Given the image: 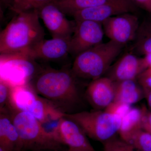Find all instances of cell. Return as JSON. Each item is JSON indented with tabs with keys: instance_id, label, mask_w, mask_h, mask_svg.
I'll return each instance as SVG.
<instances>
[{
	"instance_id": "obj_1",
	"label": "cell",
	"mask_w": 151,
	"mask_h": 151,
	"mask_svg": "<svg viewBox=\"0 0 151 151\" xmlns=\"http://www.w3.org/2000/svg\"><path fill=\"white\" fill-rule=\"evenodd\" d=\"M78 79L71 68L65 66L56 69L47 67L42 68L29 84L60 111L71 114L76 113L82 103Z\"/></svg>"
},
{
	"instance_id": "obj_2",
	"label": "cell",
	"mask_w": 151,
	"mask_h": 151,
	"mask_svg": "<svg viewBox=\"0 0 151 151\" xmlns=\"http://www.w3.org/2000/svg\"><path fill=\"white\" fill-rule=\"evenodd\" d=\"M39 19L37 9L16 14L0 34L1 55L22 53L44 39Z\"/></svg>"
},
{
	"instance_id": "obj_3",
	"label": "cell",
	"mask_w": 151,
	"mask_h": 151,
	"mask_svg": "<svg viewBox=\"0 0 151 151\" xmlns=\"http://www.w3.org/2000/svg\"><path fill=\"white\" fill-rule=\"evenodd\" d=\"M8 113L21 138L23 151L63 150V145L54 132L45 129L31 114L12 109Z\"/></svg>"
},
{
	"instance_id": "obj_4",
	"label": "cell",
	"mask_w": 151,
	"mask_h": 151,
	"mask_svg": "<svg viewBox=\"0 0 151 151\" xmlns=\"http://www.w3.org/2000/svg\"><path fill=\"white\" fill-rule=\"evenodd\" d=\"M124 46L110 40L75 57L71 70L78 78L94 80L107 73Z\"/></svg>"
},
{
	"instance_id": "obj_5",
	"label": "cell",
	"mask_w": 151,
	"mask_h": 151,
	"mask_svg": "<svg viewBox=\"0 0 151 151\" xmlns=\"http://www.w3.org/2000/svg\"><path fill=\"white\" fill-rule=\"evenodd\" d=\"M7 109L29 113L43 124L58 121L65 114L38 94L29 84L12 87Z\"/></svg>"
},
{
	"instance_id": "obj_6",
	"label": "cell",
	"mask_w": 151,
	"mask_h": 151,
	"mask_svg": "<svg viewBox=\"0 0 151 151\" xmlns=\"http://www.w3.org/2000/svg\"><path fill=\"white\" fill-rule=\"evenodd\" d=\"M64 116L77 123L87 137L103 143L115 137L122 122L120 116L101 110L79 111Z\"/></svg>"
},
{
	"instance_id": "obj_7",
	"label": "cell",
	"mask_w": 151,
	"mask_h": 151,
	"mask_svg": "<svg viewBox=\"0 0 151 151\" xmlns=\"http://www.w3.org/2000/svg\"><path fill=\"white\" fill-rule=\"evenodd\" d=\"M33 60L21 54L1 55V78L11 87L29 84L41 70Z\"/></svg>"
},
{
	"instance_id": "obj_8",
	"label": "cell",
	"mask_w": 151,
	"mask_h": 151,
	"mask_svg": "<svg viewBox=\"0 0 151 151\" xmlns=\"http://www.w3.org/2000/svg\"><path fill=\"white\" fill-rule=\"evenodd\" d=\"M102 25L104 34L110 40L125 46L134 41L140 23L137 16L127 13L109 18Z\"/></svg>"
},
{
	"instance_id": "obj_9",
	"label": "cell",
	"mask_w": 151,
	"mask_h": 151,
	"mask_svg": "<svg viewBox=\"0 0 151 151\" xmlns=\"http://www.w3.org/2000/svg\"><path fill=\"white\" fill-rule=\"evenodd\" d=\"M75 22L70 41V54L76 57L102 43L105 34L102 24L100 23L89 20L77 21Z\"/></svg>"
},
{
	"instance_id": "obj_10",
	"label": "cell",
	"mask_w": 151,
	"mask_h": 151,
	"mask_svg": "<svg viewBox=\"0 0 151 151\" xmlns=\"http://www.w3.org/2000/svg\"><path fill=\"white\" fill-rule=\"evenodd\" d=\"M52 131L68 151H96L81 127L65 116L58 121Z\"/></svg>"
},
{
	"instance_id": "obj_11",
	"label": "cell",
	"mask_w": 151,
	"mask_h": 151,
	"mask_svg": "<svg viewBox=\"0 0 151 151\" xmlns=\"http://www.w3.org/2000/svg\"><path fill=\"white\" fill-rule=\"evenodd\" d=\"M138 8L130 0H112L93 7L77 12L72 16L74 21L89 20L103 23L109 18L137 11Z\"/></svg>"
},
{
	"instance_id": "obj_12",
	"label": "cell",
	"mask_w": 151,
	"mask_h": 151,
	"mask_svg": "<svg viewBox=\"0 0 151 151\" xmlns=\"http://www.w3.org/2000/svg\"><path fill=\"white\" fill-rule=\"evenodd\" d=\"M52 38L70 39L75 29V21H69L53 2L37 9Z\"/></svg>"
},
{
	"instance_id": "obj_13",
	"label": "cell",
	"mask_w": 151,
	"mask_h": 151,
	"mask_svg": "<svg viewBox=\"0 0 151 151\" xmlns=\"http://www.w3.org/2000/svg\"><path fill=\"white\" fill-rule=\"evenodd\" d=\"M147 68L144 57H141L132 52H127L112 64L106 76L115 82L137 80Z\"/></svg>"
},
{
	"instance_id": "obj_14",
	"label": "cell",
	"mask_w": 151,
	"mask_h": 151,
	"mask_svg": "<svg viewBox=\"0 0 151 151\" xmlns=\"http://www.w3.org/2000/svg\"><path fill=\"white\" fill-rule=\"evenodd\" d=\"M70 39L61 38L44 39L21 54L34 60H59L70 54Z\"/></svg>"
},
{
	"instance_id": "obj_15",
	"label": "cell",
	"mask_w": 151,
	"mask_h": 151,
	"mask_svg": "<svg viewBox=\"0 0 151 151\" xmlns=\"http://www.w3.org/2000/svg\"><path fill=\"white\" fill-rule=\"evenodd\" d=\"M84 95L95 110L105 109L115 99V82L107 76L92 80L86 87Z\"/></svg>"
},
{
	"instance_id": "obj_16",
	"label": "cell",
	"mask_w": 151,
	"mask_h": 151,
	"mask_svg": "<svg viewBox=\"0 0 151 151\" xmlns=\"http://www.w3.org/2000/svg\"><path fill=\"white\" fill-rule=\"evenodd\" d=\"M0 148L4 151H23L21 138L6 111H0Z\"/></svg>"
},
{
	"instance_id": "obj_17",
	"label": "cell",
	"mask_w": 151,
	"mask_h": 151,
	"mask_svg": "<svg viewBox=\"0 0 151 151\" xmlns=\"http://www.w3.org/2000/svg\"><path fill=\"white\" fill-rule=\"evenodd\" d=\"M144 97L145 94L137 80L115 82V96L113 102L131 106L140 101Z\"/></svg>"
},
{
	"instance_id": "obj_18",
	"label": "cell",
	"mask_w": 151,
	"mask_h": 151,
	"mask_svg": "<svg viewBox=\"0 0 151 151\" xmlns=\"http://www.w3.org/2000/svg\"><path fill=\"white\" fill-rule=\"evenodd\" d=\"M142 108H131L122 118L119 132L120 138L128 142L132 136L142 129Z\"/></svg>"
},
{
	"instance_id": "obj_19",
	"label": "cell",
	"mask_w": 151,
	"mask_h": 151,
	"mask_svg": "<svg viewBox=\"0 0 151 151\" xmlns=\"http://www.w3.org/2000/svg\"><path fill=\"white\" fill-rule=\"evenodd\" d=\"M132 46V52L141 56L151 52V24L149 20L140 24Z\"/></svg>"
},
{
	"instance_id": "obj_20",
	"label": "cell",
	"mask_w": 151,
	"mask_h": 151,
	"mask_svg": "<svg viewBox=\"0 0 151 151\" xmlns=\"http://www.w3.org/2000/svg\"><path fill=\"white\" fill-rule=\"evenodd\" d=\"M112 0H55V4L65 15L72 16L77 12L93 7Z\"/></svg>"
},
{
	"instance_id": "obj_21",
	"label": "cell",
	"mask_w": 151,
	"mask_h": 151,
	"mask_svg": "<svg viewBox=\"0 0 151 151\" xmlns=\"http://www.w3.org/2000/svg\"><path fill=\"white\" fill-rule=\"evenodd\" d=\"M55 0H11L9 5V9L16 14L38 9L45 5Z\"/></svg>"
},
{
	"instance_id": "obj_22",
	"label": "cell",
	"mask_w": 151,
	"mask_h": 151,
	"mask_svg": "<svg viewBox=\"0 0 151 151\" xmlns=\"http://www.w3.org/2000/svg\"><path fill=\"white\" fill-rule=\"evenodd\" d=\"M128 143L139 151H151V134L143 129L139 130Z\"/></svg>"
},
{
	"instance_id": "obj_23",
	"label": "cell",
	"mask_w": 151,
	"mask_h": 151,
	"mask_svg": "<svg viewBox=\"0 0 151 151\" xmlns=\"http://www.w3.org/2000/svg\"><path fill=\"white\" fill-rule=\"evenodd\" d=\"M103 143L104 151H139L131 144L115 136Z\"/></svg>"
},
{
	"instance_id": "obj_24",
	"label": "cell",
	"mask_w": 151,
	"mask_h": 151,
	"mask_svg": "<svg viewBox=\"0 0 151 151\" xmlns=\"http://www.w3.org/2000/svg\"><path fill=\"white\" fill-rule=\"evenodd\" d=\"M137 80L142 89L145 97L151 91V68H147L142 72Z\"/></svg>"
},
{
	"instance_id": "obj_25",
	"label": "cell",
	"mask_w": 151,
	"mask_h": 151,
	"mask_svg": "<svg viewBox=\"0 0 151 151\" xmlns=\"http://www.w3.org/2000/svg\"><path fill=\"white\" fill-rule=\"evenodd\" d=\"M12 87L5 81L0 80V110L8 107Z\"/></svg>"
},
{
	"instance_id": "obj_26",
	"label": "cell",
	"mask_w": 151,
	"mask_h": 151,
	"mask_svg": "<svg viewBox=\"0 0 151 151\" xmlns=\"http://www.w3.org/2000/svg\"><path fill=\"white\" fill-rule=\"evenodd\" d=\"M131 106L119 103L113 102L105 109V111L122 118L131 109Z\"/></svg>"
},
{
	"instance_id": "obj_27",
	"label": "cell",
	"mask_w": 151,
	"mask_h": 151,
	"mask_svg": "<svg viewBox=\"0 0 151 151\" xmlns=\"http://www.w3.org/2000/svg\"><path fill=\"white\" fill-rule=\"evenodd\" d=\"M142 110V129L151 134V111L145 105H143Z\"/></svg>"
},
{
	"instance_id": "obj_28",
	"label": "cell",
	"mask_w": 151,
	"mask_h": 151,
	"mask_svg": "<svg viewBox=\"0 0 151 151\" xmlns=\"http://www.w3.org/2000/svg\"><path fill=\"white\" fill-rule=\"evenodd\" d=\"M137 7L151 13V0H130Z\"/></svg>"
},
{
	"instance_id": "obj_29",
	"label": "cell",
	"mask_w": 151,
	"mask_h": 151,
	"mask_svg": "<svg viewBox=\"0 0 151 151\" xmlns=\"http://www.w3.org/2000/svg\"><path fill=\"white\" fill-rule=\"evenodd\" d=\"M145 58L147 67L151 68V52L143 56Z\"/></svg>"
},
{
	"instance_id": "obj_30",
	"label": "cell",
	"mask_w": 151,
	"mask_h": 151,
	"mask_svg": "<svg viewBox=\"0 0 151 151\" xmlns=\"http://www.w3.org/2000/svg\"><path fill=\"white\" fill-rule=\"evenodd\" d=\"M149 109L151 110V91L145 96Z\"/></svg>"
},
{
	"instance_id": "obj_31",
	"label": "cell",
	"mask_w": 151,
	"mask_h": 151,
	"mask_svg": "<svg viewBox=\"0 0 151 151\" xmlns=\"http://www.w3.org/2000/svg\"><path fill=\"white\" fill-rule=\"evenodd\" d=\"M11 1V0H1V5H2L5 7L8 8Z\"/></svg>"
},
{
	"instance_id": "obj_32",
	"label": "cell",
	"mask_w": 151,
	"mask_h": 151,
	"mask_svg": "<svg viewBox=\"0 0 151 151\" xmlns=\"http://www.w3.org/2000/svg\"><path fill=\"white\" fill-rule=\"evenodd\" d=\"M52 151V150H41V151Z\"/></svg>"
},
{
	"instance_id": "obj_33",
	"label": "cell",
	"mask_w": 151,
	"mask_h": 151,
	"mask_svg": "<svg viewBox=\"0 0 151 151\" xmlns=\"http://www.w3.org/2000/svg\"><path fill=\"white\" fill-rule=\"evenodd\" d=\"M0 151H3V150H2V149L1 148H0Z\"/></svg>"
},
{
	"instance_id": "obj_34",
	"label": "cell",
	"mask_w": 151,
	"mask_h": 151,
	"mask_svg": "<svg viewBox=\"0 0 151 151\" xmlns=\"http://www.w3.org/2000/svg\"><path fill=\"white\" fill-rule=\"evenodd\" d=\"M62 151H68L67 150H63Z\"/></svg>"
},
{
	"instance_id": "obj_35",
	"label": "cell",
	"mask_w": 151,
	"mask_h": 151,
	"mask_svg": "<svg viewBox=\"0 0 151 151\" xmlns=\"http://www.w3.org/2000/svg\"><path fill=\"white\" fill-rule=\"evenodd\" d=\"M150 20V22L151 24V20Z\"/></svg>"
}]
</instances>
